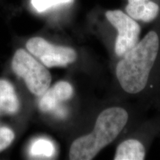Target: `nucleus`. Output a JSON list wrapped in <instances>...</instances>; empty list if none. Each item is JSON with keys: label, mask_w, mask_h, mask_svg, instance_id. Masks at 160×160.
I'll list each match as a JSON object with an SVG mask.
<instances>
[{"label": "nucleus", "mask_w": 160, "mask_h": 160, "mask_svg": "<svg viewBox=\"0 0 160 160\" xmlns=\"http://www.w3.org/2000/svg\"><path fill=\"white\" fill-rule=\"evenodd\" d=\"M159 48L157 33L150 31L142 40L123 55L122 59L117 63L116 73L124 91L137 93L145 88Z\"/></svg>", "instance_id": "obj_1"}, {"label": "nucleus", "mask_w": 160, "mask_h": 160, "mask_svg": "<svg viewBox=\"0 0 160 160\" xmlns=\"http://www.w3.org/2000/svg\"><path fill=\"white\" fill-rule=\"evenodd\" d=\"M128 119L125 109L113 107L107 108L97 117L93 131L77 138L70 148L71 160L93 159L102 149L111 144L122 131Z\"/></svg>", "instance_id": "obj_2"}, {"label": "nucleus", "mask_w": 160, "mask_h": 160, "mask_svg": "<svg viewBox=\"0 0 160 160\" xmlns=\"http://www.w3.org/2000/svg\"><path fill=\"white\" fill-rule=\"evenodd\" d=\"M11 66L33 94L41 97L50 88L51 75L47 67L25 50L19 48L15 52Z\"/></svg>", "instance_id": "obj_3"}, {"label": "nucleus", "mask_w": 160, "mask_h": 160, "mask_svg": "<svg viewBox=\"0 0 160 160\" xmlns=\"http://www.w3.org/2000/svg\"><path fill=\"white\" fill-rule=\"evenodd\" d=\"M31 54L47 68L64 67L77 60L74 49L65 46H58L48 42L42 37H33L26 43Z\"/></svg>", "instance_id": "obj_4"}, {"label": "nucleus", "mask_w": 160, "mask_h": 160, "mask_svg": "<svg viewBox=\"0 0 160 160\" xmlns=\"http://www.w3.org/2000/svg\"><path fill=\"white\" fill-rule=\"evenodd\" d=\"M105 17L116 29L117 37L115 43V52L118 57H123L139 42L141 28L135 19L120 10L108 11Z\"/></svg>", "instance_id": "obj_5"}, {"label": "nucleus", "mask_w": 160, "mask_h": 160, "mask_svg": "<svg viewBox=\"0 0 160 160\" xmlns=\"http://www.w3.org/2000/svg\"><path fill=\"white\" fill-rule=\"evenodd\" d=\"M73 93L71 84L65 81L58 82L41 96L39 102L40 111L44 113L53 112L60 102L71 99Z\"/></svg>", "instance_id": "obj_6"}, {"label": "nucleus", "mask_w": 160, "mask_h": 160, "mask_svg": "<svg viewBox=\"0 0 160 160\" xmlns=\"http://www.w3.org/2000/svg\"><path fill=\"white\" fill-rule=\"evenodd\" d=\"M125 11L133 19L150 22L159 14V7L150 0H128Z\"/></svg>", "instance_id": "obj_7"}, {"label": "nucleus", "mask_w": 160, "mask_h": 160, "mask_svg": "<svg viewBox=\"0 0 160 160\" xmlns=\"http://www.w3.org/2000/svg\"><path fill=\"white\" fill-rule=\"evenodd\" d=\"M19 109V102L13 85L5 79H0V114L13 115Z\"/></svg>", "instance_id": "obj_8"}, {"label": "nucleus", "mask_w": 160, "mask_h": 160, "mask_svg": "<svg viewBox=\"0 0 160 160\" xmlns=\"http://www.w3.org/2000/svg\"><path fill=\"white\" fill-rule=\"evenodd\" d=\"M145 150L142 144L137 139H128L118 146L115 160H143Z\"/></svg>", "instance_id": "obj_9"}, {"label": "nucleus", "mask_w": 160, "mask_h": 160, "mask_svg": "<svg viewBox=\"0 0 160 160\" xmlns=\"http://www.w3.org/2000/svg\"><path fill=\"white\" fill-rule=\"evenodd\" d=\"M30 152L33 157H52L55 153V148L50 140L39 139L33 142Z\"/></svg>", "instance_id": "obj_10"}, {"label": "nucleus", "mask_w": 160, "mask_h": 160, "mask_svg": "<svg viewBox=\"0 0 160 160\" xmlns=\"http://www.w3.org/2000/svg\"><path fill=\"white\" fill-rule=\"evenodd\" d=\"M15 138L14 132L7 127L0 128V151L8 148Z\"/></svg>", "instance_id": "obj_11"}, {"label": "nucleus", "mask_w": 160, "mask_h": 160, "mask_svg": "<svg viewBox=\"0 0 160 160\" xmlns=\"http://www.w3.org/2000/svg\"><path fill=\"white\" fill-rule=\"evenodd\" d=\"M71 0H32V3L38 11H44L50 6L69 2Z\"/></svg>", "instance_id": "obj_12"}]
</instances>
